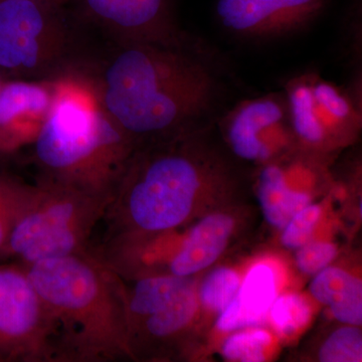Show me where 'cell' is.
Returning <instances> with one entry per match:
<instances>
[{
	"mask_svg": "<svg viewBox=\"0 0 362 362\" xmlns=\"http://www.w3.org/2000/svg\"><path fill=\"white\" fill-rule=\"evenodd\" d=\"M298 268L307 275H316L328 267L337 255L335 245L325 242H310L297 249Z\"/></svg>",
	"mask_w": 362,
	"mask_h": 362,
	"instance_id": "obj_25",
	"label": "cell"
},
{
	"mask_svg": "<svg viewBox=\"0 0 362 362\" xmlns=\"http://www.w3.org/2000/svg\"><path fill=\"white\" fill-rule=\"evenodd\" d=\"M113 195L40 180L16 221L2 258L21 265L90 251V235Z\"/></svg>",
	"mask_w": 362,
	"mask_h": 362,
	"instance_id": "obj_5",
	"label": "cell"
},
{
	"mask_svg": "<svg viewBox=\"0 0 362 362\" xmlns=\"http://www.w3.org/2000/svg\"><path fill=\"white\" fill-rule=\"evenodd\" d=\"M240 285L239 275L232 269H216L202 281L197 293L199 301L209 310L221 313L233 301Z\"/></svg>",
	"mask_w": 362,
	"mask_h": 362,
	"instance_id": "obj_20",
	"label": "cell"
},
{
	"mask_svg": "<svg viewBox=\"0 0 362 362\" xmlns=\"http://www.w3.org/2000/svg\"><path fill=\"white\" fill-rule=\"evenodd\" d=\"M276 297L275 273L265 264L255 265L240 283L233 301L221 312L216 327L230 332L263 325Z\"/></svg>",
	"mask_w": 362,
	"mask_h": 362,
	"instance_id": "obj_15",
	"label": "cell"
},
{
	"mask_svg": "<svg viewBox=\"0 0 362 362\" xmlns=\"http://www.w3.org/2000/svg\"><path fill=\"white\" fill-rule=\"evenodd\" d=\"M269 315L272 324L280 334L293 335L310 321L311 307L303 296L290 293L276 297Z\"/></svg>",
	"mask_w": 362,
	"mask_h": 362,
	"instance_id": "obj_21",
	"label": "cell"
},
{
	"mask_svg": "<svg viewBox=\"0 0 362 362\" xmlns=\"http://www.w3.org/2000/svg\"><path fill=\"white\" fill-rule=\"evenodd\" d=\"M37 1L45 2V4H54V6H62L65 4L66 2L70 1V0H37Z\"/></svg>",
	"mask_w": 362,
	"mask_h": 362,
	"instance_id": "obj_26",
	"label": "cell"
},
{
	"mask_svg": "<svg viewBox=\"0 0 362 362\" xmlns=\"http://www.w3.org/2000/svg\"><path fill=\"white\" fill-rule=\"evenodd\" d=\"M220 126L233 153L245 161L270 163L297 143L284 92L239 102Z\"/></svg>",
	"mask_w": 362,
	"mask_h": 362,
	"instance_id": "obj_9",
	"label": "cell"
},
{
	"mask_svg": "<svg viewBox=\"0 0 362 362\" xmlns=\"http://www.w3.org/2000/svg\"><path fill=\"white\" fill-rule=\"evenodd\" d=\"M68 33L59 6L0 0V73L16 78L44 75L66 54Z\"/></svg>",
	"mask_w": 362,
	"mask_h": 362,
	"instance_id": "obj_6",
	"label": "cell"
},
{
	"mask_svg": "<svg viewBox=\"0 0 362 362\" xmlns=\"http://www.w3.org/2000/svg\"><path fill=\"white\" fill-rule=\"evenodd\" d=\"M320 216L321 209L315 204H308L298 211L283 228V245L297 250L308 243Z\"/></svg>",
	"mask_w": 362,
	"mask_h": 362,
	"instance_id": "obj_24",
	"label": "cell"
},
{
	"mask_svg": "<svg viewBox=\"0 0 362 362\" xmlns=\"http://www.w3.org/2000/svg\"><path fill=\"white\" fill-rule=\"evenodd\" d=\"M271 343L270 333L265 330L240 331L226 338L221 347V354L230 361H264L266 349L270 346Z\"/></svg>",
	"mask_w": 362,
	"mask_h": 362,
	"instance_id": "obj_22",
	"label": "cell"
},
{
	"mask_svg": "<svg viewBox=\"0 0 362 362\" xmlns=\"http://www.w3.org/2000/svg\"><path fill=\"white\" fill-rule=\"evenodd\" d=\"M4 76L1 75V73H0V88H1L2 83H4Z\"/></svg>",
	"mask_w": 362,
	"mask_h": 362,
	"instance_id": "obj_27",
	"label": "cell"
},
{
	"mask_svg": "<svg viewBox=\"0 0 362 362\" xmlns=\"http://www.w3.org/2000/svg\"><path fill=\"white\" fill-rule=\"evenodd\" d=\"M0 361L52 362L44 302L21 264H0Z\"/></svg>",
	"mask_w": 362,
	"mask_h": 362,
	"instance_id": "obj_8",
	"label": "cell"
},
{
	"mask_svg": "<svg viewBox=\"0 0 362 362\" xmlns=\"http://www.w3.org/2000/svg\"><path fill=\"white\" fill-rule=\"evenodd\" d=\"M54 78L4 80L0 88V156L33 145L54 102Z\"/></svg>",
	"mask_w": 362,
	"mask_h": 362,
	"instance_id": "obj_12",
	"label": "cell"
},
{
	"mask_svg": "<svg viewBox=\"0 0 362 362\" xmlns=\"http://www.w3.org/2000/svg\"><path fill=\"white\" fill-rule=\"evenodd\" d=\"M284 94L297 144L305 148L331 151L349 144L361 132V102L318 74L292 78Z\"/></svg>",
	"mask_w": 362,
	"mask_h": 362,
	"instance_id": "obj_7",
	"label": "cell"
},
{
	"mask_svg": "<svg viewBox=\"0 0 362 362\" xmlns=\"http://www.w3.org/2000/svg\"><path fill=\"white\" fill-rule=\"evenodd\" d=\"M328 4L329 0H216V16L235 37L279 39L310 26Z\"/></svg>",
	"mask_w": 362,
	"mask_h": 362,
	"instance_id": "obj_10",
	"label": "cell"
},
{
	"mask_svg": "<svg viewBox=\"0 0 362 362\" xmlns=\"http://www.w3.org/2000/svg\"><path fill=\"white\" fill-rule=\"evenodd\" d=\"M54 78L52 109L33 143L42 180L113 195L138 145L105 109L96 80L77 73Z\"/></svg>",
	"mask_w": 362,
	"mask_h": 362,
	"instance_id": "obj_4",
	"label": "cell"
},
{
	"mask_svg": "<svg viewBox=\"0 0 362 362\" xmlns=\"http://www.w3.org/2000/svg\"><path fill=\"white\" fill-rule=\"evenodd\" d=\"M23 267L44 302L52 362L133 359L127 287L92 250Z\"/></svg>",
	"mask_w": 362,
	"mask_h": 362,
	"instance_id": "obj_3",
	"label": "cell"
},
{
	"mask_svg": "<svg viewBox=\"0 0 362 362\" xmlns=\"http://www.w3.org/2000/svg\"><path fill=\"white\" fill-rule=\"evenodd\" d=\"M233 230L235 220L230 214L216 213L204 216L185 237L176 240L168 273L192 277L209 268L225 251Z\"/></svg>",
	"mask_w": 362,
	"mask_h": 362,
	"instance_id": "obj_14",
	"label": "cell"
},
{
	"mask_svg": "<svg viewBox=\"0 0 362 362\" xmlns=\"http://www.w3.org/2000/svg\"><path fill=\"white\" fill-rule=\"evenodd\" d=\"M258 194L267 221L280 230L311 201L310 195L290 187L286 171L275 161L262 168Z\"/></svg>",
	"mask_w": 362,
	"mask_h": 362,
	"instance_id": "obj_17",
	"label": "cell"
},
{
	"mask_svg": "<svg viewBox=\"0 0 362 362\" xmlns=\"http://www.w3.org/2000/svg\"><path fill=\"white\" fill-rule=\"evenodd\" d=\"M199 309L197 288L188 286L162 308L128 325V344L133 358L156 352L185 332Z\"/></svg>",
	"mask_w": 362,
	"mask_h": 362,
	"instance_id": "obj_13",
	"label": "cell"
},
{
	"mask_svg": "<svg viewBox=\"0 0 362 362\" xmlns=\"http://www.w3.org/2000/svg\"><path fill=\"white\" fill-rule=\"evenodd\" d=\"M310 293L317 301L329 306L335 319L347 325L362 324V283L361 279L334 267H326L316 274Z\"/></svg>",
	"mask_w": 362,
	"mask_h": 362,
	"instance_id": "obj_16",
	"label": "cell"
},
{
	"mask_svg": "<svg viewBox=\"0 0 362 362\" xmlns=\"http://www.w3.org/2000/svg\"><path fill=\"white\" fill-rule=\"evenodd\" d=\"M127 287V329L129 324L140 320L162 308L176 295L192 285L190 277H178L169 273L151 274L133 279Z\"/></svg>",
	"mask_w": 362,
	"mask_h": 362,
	"instance_id": "obj_18",
	"label": "cell"
},
{
	"mask_svg": "<svg viewBox=\"0 0 362 362\" xmlns=\"http://www.w3.org/2000/svg\"><path fill=\"white\" fill-rule=\"evenodd\" d=\"M322 362H358L362 358V334L354 326L339 328L323 343L318 354Z\"/></svg>",
	"mask_w": 362,
	"mask_h": 362,
	"instance_id": "obj_23",
	"label": "cell"
},
{
	"mask_svg": "<svg viewBox=\"0 0 362 362\" xmlns=\"http://www.w3.org/2000/svg\"><path fill=\"white\" fill-rule=\"evenodd\" d=\"M96 84L105 109L138 146L209 126L221 97L214 69L188 42L121 44Z\"/></svg>",
	"mask_w": 362,
	"mask_h": 362,
	"instance_id": "obj_1",
	"label": "cell"
},
{
	"mask_svg": "<svg viewBox=\"0 0 362 362\" xmlns=\"http://www.w3.org/2000/svg\"><path fill=\"white\" fill-rule=\"evenodd\" d=\"M211 125L136 148L104 220L115 233L171 232L209 199L235 189L232 166L209 139Z\"/></svg>",
	"mask_w": 362,
	"mask_h": 362,
	"instance_id": "obj_2",
	"label": "cell"
},
{
	"mask_svg": "<svg viewBox=\"0 0 362 362\" xmlns=\"http://www.w3.org/2000/svg\"><path fill=\"white\" fill-rule=\"evenodd\" d=\"M81 11L126 42L182 44L173 0H77Z\"/></svg>",
	"mask_w": 362,
	"mask_h": 362,
	"instance_id": "obj_11",
	"label": "cell"
},
{
	"mask_svg": "<svg viewBox=\"0 0 362 362\" xmlns=\"http://www.w3.org/2000/svg\"><path fill=\"white\" fill-rule=\"evenodd\" d=\"M35 187L0 175V259L16 221L32 197Z\"/></svg>",
	"mask_w": 362,
	"mask_h": 362,
	"instance_id": "obj_19",
	"label": "cell"
}]
</instances>
